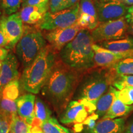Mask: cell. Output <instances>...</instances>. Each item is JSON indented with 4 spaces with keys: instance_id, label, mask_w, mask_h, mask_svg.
I'll return each mask as SVG.
<instances>
[{
    "instance_id": "83f0119b",
    "label": "cell",
    "mask_w": 133,
    "mask_h": 133,
    "mask_svg": "<svg viewBox=\"0 0 133 133\" xmlns=\"http://www.w3.org/2000/svg\"><path fill=\"white\" fill-rule=\"evenodd\" d=\"M112 85L118 90H120L126 86H130L133 87V75L115 76Z\"/></svg>"
},
{
    "instance_id": "44dd1931",
    "label": "cell",
    "mask_w": 133,
    "mask_h": 133,
    "mask_svg": "<svg viewBox=\"0 0 133 133\" xmlns=\"http://www.w3.org/2000/svg\"><path fill=\"white\" fill-rule=\"evenodd\" d=\"M35 114V118L33 121L32 126H38L39 127L42 123L48 120L51 117L52 112L47 104L41 98L36 97Z\"/></svg>"
},
{
    "instance_id": "484cf974",
    "label": "cell",
    "mask_w": 133,
    "mask_h": 133,
    "mask_svg": "<svg viewBox=\"0 0 133 133\" xmlns=\"http://www.w3.org/2000/svg\"><path fill=\"white\" fill-rule=\"evenodd\" d=\"M22 0H1V8L6 14L11 15L17 12L21 6Z\"/></svg>"
},
{
    "instance_id": "5bb4252c",
    "label": "cell",
    "mask_w": 133,
    "mask_h": 133,
    "mask_svg": "<svg viewBox=\"0 0 133 133\" xmlns=\"http://www.w3.org/2000/svg\"><path fill=\"white\" fill-rule=\"evenodd\" d=\"M77 24L81 30L92 31L99 24L97 11L92 0H80Z\"/></svg>"
},
{
    "instance_id": "277c9868",
    "label": "cell",
    "mask_w": 133,
    "mask_h": 133,
    "mask_svg": "<svg viewBox=\"0 0 133 133\" xmlns=\"http://www.w3.org/2000/svg\"><path fill=\"white\" fill-rule=\"evenodd\" d=\"M114 75L109 68L92 71L78 84L72 99L90 103L94 106L112 84Z\"/></svg>"
},
{
    "instance_id": "9c48e42d",
    "label": "cell",
    "mask_w": 133,
    "mask_h": 133,
    "mask_svg": "<svg viewBox=\"0 0 133 133\" xmlns=\"http://www.w3.org/2000/svg\"><path fill=\"white\" fill-rule=\"evenodd\" d=\"M94 110H96V107L90 103L73 100L61 112L59 121L65 124L81 123L86 118L89 113Z\"/></svg>"
},
{
    "instance_id": "ac0fdd59",
    "label": "cell",
    "mask_w": 133,
    "mask_h": 133,
    "mask_svg": "<svg viewBox=\"0 0 133 133\" xmlns=\"http://www.w3.org/2000/svg\"><path fill=\"white\" fill-rule=\"evenodd\" d=\"M48 11L49 6H22L19 14L23 22L33 25L40 23Z\"/></svg>"
},
{
    "instance_id": "ba28073f",
    "label": "cell",
    "mask_w": 133,
    "mask_h": 133,
    "mask_svg": "<svg viewBox=\"0 0 133 133\" xmlns=\"http://www.w3.org/2000/svg\"><path fill=\"white\" fill-rule=\"evenodd\" d=\"M19 94L20 82L18 79L4 86L0 95V114L11 120L17 115V101Z\"/></svg>"
},
{
    "instance_id": "d4e9b609",
    "label": "cell",
    "mask_w": 133,
    "mask_h": 133,
    "mask_svg": "<svg viewBox=\"0 0 133 133\" xmlns=\"http://www.w3.org/2000/svg\"><path fill=\"white\" fill-rule=\"evenodd\" d=\"M31 128L32 125L23 120L17 115L11 119L9 133H31Z\"/></svg>"
},
{
    "instance_id": "7a4b0ae2",
    "label": "cell",
    "mask_w": 133,
    "mask_h": 133,
    "mask_svg": "<svg viewBox=\"0 0 133 133\" xmlns=\"http://www.w3.org/2000/svg\"><path fill=\"white\" fill-rule=\"evenodd\" d=\"M94 39L91 31L81 30L76 37L59 51L61 61L71 69L84 70L95 66Z\"/></svg>"
},
{
    "instance_id": "603a6c76",
    "label": "cell",
    "mask_w": 133,
    "mask_h": 133,
    "mask_svg": "<svg viewBox=\"0 0 133 133\" xmlns=\"http://www.w3.org/2000/svg\"><path fill=\"white\" fill-rule=\"evenodd\" d=\"M109 68L114 76L133 75V57L121 60Z\"/></svg>"
},
{
    "instance_id": "3957f363",
    "label": "cell",
    "mask_w": 133,
    "mask_h": 133,
    "mask_svg": "<svg viewBox=\"0 0 133 133\" xmlns=\"http://www.w3.org/2000/svg\"><path fill=\"white\" fill-rule=\"evenodd\" d=\"M56 51L46 45L29 65L25 66L22 76V86L25 91L38 94L51 74L56 62Z\"/></svg>"
},
{
    "instance_id": "e0dca14e",
    "label": "cell",
    "mask_w": 133,
    "mask_h": 133,
    "mask_svg": "<svg viewBox=\"0 0 133 133\" xmlns=\"http://www.w3.org/2000/svg\"><path fill=\"white\" fill-rule=\"evenodd\" d=\"M36 96L35 94H26L21 96L17 101V115L23 120L31 125L35 118V105Z\"/></svg>"
},
{
    "instance_id": "9a60e30c",
    "label": "cell",
    "mask_w": 133,
    "mask_h": 133,
    "mask_svg": "<svg viewBox=\"0 0 133 133\" xmlns=\"http://www.w3.org/2000/svg\"><path fill=\"white\" fill-rule=\"evenodd\" d=\"M19 64L16 55L9 53L3 61V65L0 70V95L6 85L19 76Z\"/></svg>"
},
{
    "instance_id": "4fadbf2b",
    "label": "cell",
    "mask_w": 133,
    "mask_h": 133,
    "mask_svg": "<svg viewBox=\"0 0 133 133\" xmlns=\"http://www.w3.org/2000/svg\"><path fill=\"white\" fill-rule=\"evenodd\" d=\"M94 52L95 65L109 68L119 61L133 57V49L126 51H113L94 43L92 46Z\"/></svg>"
},
{
    "instance_id": "e575fe53",
    "label": "cell",
    "mask_w": 133,
    "mask_h": 133,
    "mask_svg": "<svg viewBox=\"0 0 133 133\" xmlns=\"http://www.w3.org/2000/svg\"><path fill=\"white\" fill-rule=\"evenodd\" d=\"M123 133H133V119L124 126Z\"/></svg>"
},
{
    "instance_id": "7402d4cb",
    "label": "cell",
    "mask_w": 133,
    "mask_h": 133,
    "mask_svg": "<svg viewBox=\"0 0 133 133\" xmlns=\"http://www.w3.org/2000/svg\"><path fill=\"white\" fill-rule=\"evenodd\" d=\"M133 107L131 105H126L119 100L116 96L111 107L106 114L103 116V119H114L116 118L121 117L129 114L131 110H132Z\"/></svg>"
},
{
    "instance_id": "8992f818",
    "label": "cell",
    "mask_w": 133,
    "mask_h": 133,
    "mask_svg": "<svg viewBox=\"0 0 133 133\" xmlns=\"http://www.w3.org/2000/svg\"><path fill=\"white\" fill-rule=\"evenodd\" d=\"M79 2L72 7L61 10L56 12H46L39 23V28L46 30L65 28L76 24L78 18Z\"/></svg>"
},
{
    "instance_id": "d6a6232c",
    "label": "cell",
    "mask_w": 133,
    "mask_h": 133,
    "mask_svg": "<svg viewBox=\"0 0 133 133\" xmlns=\"http://www.w3.org/2000/svg\"><path fill=\"white\" fill-rule=\"evenodd\" d=\"M125 18L128 24H133V6H129L128 8L127 13H126L125 16Z\"/></svg>"
},
{
    "instance_id": "4316f807",
    "label": "cell",
    "mask_w": 133,
    "mask_h": 133,
    "mask_svg": "<svg viewBox=\"0 0 133 133\" xmlns=\"http://www.w3.org/2000/svg\"><path fill=\"white\" fill-rule=\"evenodd\" d=\"M116 96L123 102L128 105L133 104V87L126 86L120 90H118Z\"/></svg>"
},
{
    "instance_id": "f35d334b",
    "label": "cell",
    "mask_w": 133,
    "mask_h": 133,
    "mask_svg": "<svg viewBox=\"0 0 133 133\" xmlns=\"http://www.w3.org/2000/svg\"><path fill=\"white\" fill-rule=\"evenodd\" d=\"M128 31H129L131 34L133 36V24H130L128 26Z\"/></svg>"
},
{
    "instance_id": "ee69618b",
    "label": "cell",
    "mask_w": 133,
    "mask_h": 133,
    "mask_svg": "<svg viewBox=\"0 0 133 133\" xmlns=\"http://www.w3.org/2000/svg\"><path fill=\"white\" fill-rule=\"evenodd\" d=\"M0 6H1V0H0Z\"/></svg>"
},
{
    "instance_id": "60d3db41",
    "label": "cell",
    "mask_w": 133,
    "mask_h": 133,
    "mask_svg": "<svg viewBox=\"0 0 133 133\" xmlns=\"http://www.w3.org/2000/svg\"><path fill=\"white\" fill-rule=\"evenodd\" d=\"M2 65H3V61H1V60H0V70H1Z\"/></svg>"
},
{
    "instance_id": "cb8c5ba5",
    "label": "cell",
    "mask_w": 133,
    "mask_h": 133,
    "mask_svg": "<svg viewBox=\"0 0 133 133\" xmlns=\"http://www.w3.org/2000/svg\"><path fill=\"white\" fill-rule=\"evenodd\" d=\"M39 127L44 133H74L70 129L60 124L57 119L52 116L42 123Z\"/></svg>"
},
{
    "instance_id": "7bdbcfd3",
    "label": "cell",
    "mask_w": 133,
    "mask_h": 133,
    "mask_svg": "<svg viewBox=\"0 0 133 133\" xmlns=\"http://www.w3.org/2000/svg\"><path fill=\"white\" fill-rule=\"evenodd\" d=\"M27 1V0H22V4L24 3H25V2H26V1Z\"/></svg>"
},
{
    "instance_id": "b9f144b4",
    "label": "cell",
    "mask_w": 133,
    "mask_h": 133,
    "mask_svg": "<svg viewBox=\"0 0 133 133\" xmlns=\"http://www.w3.org/2000/svg\"><path fill=\"white\" fill-rule=\"evenodd\" d=\"M94 3L95 2H99V1H105V0H92Z\"/></svg>"
},
{
    "instance_id": "d590c367",
    "label": "cell",
    "mask_w": 133,
    "mask_h": 133,
    "mask_svg": "<svg viewBox=\"0 0 133 133\" xmlns=\"http://www.w3.org/2000/svg\"><path fill=\"white\" fill-rule=\"evenodd\" d=\"M80 0H66V4H65V8H69L70 7H72L74 5L77 4L79 3Z\"/></svg>"
},
{
    "instance_id": "74e56055",
    "label": "cell",
    "mask_w": 133,
    "mask_h": 133,
    "mask_svg": "<svg viewBox=\"0 0 133 133\" xmlns=\"http://www.w3.org/2000/svg\"><path fill=\"white\" fill-rule=\"evenodd\" d=\"M126 6H133V0H118Z\"/></svg>"
},
{
    "instance_id": "4dcf8cb0",
    "label": "cell",
    "mask_w": 133,
    "mask_h": 133,
    "mask_svg": "<svg viewBox=\"0 0 133 133\" xmlns=\"http://www.w3.org/2000/svg\"><path fill=\"white\" fill-rule=\"evenodd\" d=\"M11 119L5 118L0 124V133H9Z\"/></svg>"
},
{
    "instance_id": "ab89813d",
    "label": "cell",
    "mask_w": 133,
    "mask_h": 133,
    "mask_svg": "<svg viewBox=\"0 0 133 133\" xmlns=\"http://www.w3.org/2000/svg\"><path fill=\"white\" fill-rule=\"evenodd\" d=\"M5 118V117L3 115H2L1 114H0V124H1V123L3 122V121L4 120V119Z\"/></svg>"
},
{
    "instance_id": "7c38bea8",
    "label": "cell",
    "mask_w": 133,
    "mask_h": 133,
    "mask_svg": "<svg viewBox=\"0 0 133 133\" xmlns=\"http://www.w3.org/2000/svg\"><path fill=\"white\" fill-rule=\"evenodd\" d=\"M81 29L77 23L65 28L50 30L45 35V39L55 51H60L72 41Z\"/></svg>"
},
{
    "instance_id": "8d00e7d4",
    "label": "cell",
    "mask_w": 133,
    "mask_h": 133,
    "mask_svg": "<svg viewBox=\"0 0 133 133\" xmlns=\"http://www.w3.org/2000/svg\"><path fill=\"white\" fill-rule=\"evenodd\" d=\"M31 133H44V132L41 130L40 127L38 126H32L31 130Z\"/></svg>"
},
{
    "instance_id": "836d02e7",
    "label": "cell",
    "mask_w": 133,
    "mask_h": 133,
    "mask_svg": "<svg viewBox=\"0 0 133 133\" xmlns=\"http://www.w3.org/2000/svg\"><path fill=\"white\" fill-rule=\"evenodd\" d=\"M9 50L7 48L0 46V60L4 61L9 54Z\"/></svg>"
},
{
    "instance_id": "1f68e13d",
    "label": "cell",
    "mask_w": 133,
    "mask_h": 133,
    "mask_svg": "<svg viewBox=\"0 0 133 133\" xmlns=\"http://www.w3.org/2000/svg\"><path fill=\"white\" fill-rule=\"evenodd\" d=\"M0 46L8 49V39L1 28H0Z\"/></svg>"
},
{
    "instance_id": "f546056e",
    "label": "cell",
    "mask_w": 133,
    "mask_h": 133,
    "mask_svg": "<svg viewBox=\"0 0 133 133\" xmlns=\"http://www.w3.org/2000/svg\"><path fill=\"white\" fill-rule=\"evenodd\" d=\"M49 0H27L22 4V6H49Z\"/></svg>"
},
{
    "instance_id": "ffe728a7",
    "label": "cell",
    "mask_w": 133,
    "mask_h": 133,
    "mask_svg": "<svg viewBox=\"0 0 133 133\" xmlns=\"http://www.w3.org/2000/svg\"><path fill=\"white\" fill-rule=\"evenodd\" d=\"M102 47L113 51H126L133 49V36H126L118 39L98 43Z\"/></svg>"
},
{
    "instance_id": "d6986e66",
    "label": "cell",
    "mask_w": 133,
    "mask_h": 133,
    "mask_svg": "<svg viewBox=\"0 0 133 133\" xmlns=\"http://www.w3.org/2000/svg\"><path fill=\"white\" fill-rule=\"evenodd\" d=\"M118 89L110 85L108 90L99 98L96 104L95 114L98 118H102L111 107L116 97Z\"/></svg>"
},
{
    "instance_id": "30bf717a",
    "label": "cell",
    "mask_w": 133,
    "mask_h": 133,
    "mask_svg": "<svg viewBox=\"0 0 133 133\" xmlns=\"http://www.w3.org/2000/svg\"><path fill=\"white\" fill-rule=\"evenodd\" d=\"M24 26L19 12L0 17V28L8 39V49L16 46L24 33Z\"/></svg>"
},
{
    "instance_id": "8fae6325",
    "label": "cell",
    "mask_w": 133,
    "mask_h": 133,
    "mask_svg": "<svg viewBox=\"0 0 133 133\" xmlns=\"http://www.w3.org/2000/svg\"><path fill=\"white\" fill-rule=\"evenodd\" d=\"M94 4L99 24L125 17L128 8L118 0H105Z\"/></svg>"
},
{
    "instance_id": "52a82bcc",
    "label": "cell",
    "mask_w": 133,
    "mask_h": 133,
    "mask_svg": "<svg viewBox=\"0 0 133 133\" xmlns=\"http://www.w3.org/2000/svg\"><path fill=\"white\" fill-rule=\"evenodd\" d=\"M125 17L114 21L101 23L91 31L94 43L118 39L126 36L129 25Z\"/></svg>"
},
{
    "instance_id": "5b68a950",
    "label": "cell",
    "mask_w": 133,
    "mask_h": 133,
    "mask_svg": "<svg viewBox=\"0 0 133 133\" xmlns=\"http://www.w3.org/2000/svg\"><path fill=\"white\" fill-rule=\"evenodd\" d=\"M46 46V40L39 30L24 26V33L16 46L17 59L25 67Z\"/></svg>"
},
{
    "instance_id": "2e32d148",
    "label": "cell",
    "mask_w": 133,
    "mask_h": 133,
    "mask_svg": "<svg viewBox=\"0 0 133 133\" xmlns=\"http://www.w3.org/2000/svg\"><path fill=\"white\" fill-rule=\"evenodd\" d=\"M124 126L123 118H102L83 133H123Z\"/></svg>"
},
{
    "instance_id": "f1b7e54d",
    "label": "cell",
    "mask_w": 133,
    "mask_h": 133,
    "mask_svg": "<svg viewBox=\"0 0 133 133\" xmlns=\"http://www.w3.org/2000/svg\"><path fill=\"white\" fill-rule=\"evenodd\" d=\"M65 4L66 0H49V11L54 13L66 9Z\"/></svg>"
},
{
    "instance_id": "6da1fadb",
    "label": "cell",
    "mask_w": 133,
    "mask_h": 133,
    "mask_svg": "<svg viewBox=\"0 0 133 133\" xmlns=\"http://www.w3.org/2000/svg\"><path fill=\"white\" fill-rule=\"evenodd\" d=\"M77 70L62 61H56L41 93L58 112H62L71 101L78 84Z\"/></svg>"
}]
</instances>
